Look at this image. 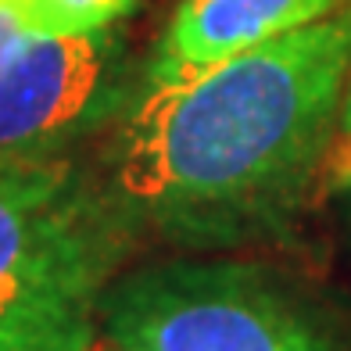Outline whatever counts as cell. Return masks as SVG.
Listing matches in <instances>:
<instances>
[{
  "mask_svg": "<svg viewBox=\"0 0 351 351\" xmlns=\"http://www.w3.org/2000/svg\"><path fill=\"white\" fill-rule=\"evenodd\" d=\"M351 8L176 79H143L111 147L108 190L136 230L226 247L283 230L337 133Z\"/></svg>",
  "mask_w": 351,
  "mask_h": 351,
  "instance_id": "cell-1",
  "label": "cell"
},
{
  "mask_svg": "<svg viewBox=\"0 0 351 351\" xmlns=\"http://www.w3.org/2000/svg\"><path fill=\"white\" fill-rule=\"evenodd\" d=\"M136 226L65 158L0 162V351H93Z\"/></svg>",
  "mask_w": 351,
  "mask_h": 351,
  "instance_id": "cell-2",
  "label": "cell"
},
{
  "mask_svg": "<svg viewBox=\"0 0 351 351\" xmlns=\"http://www.w3.org/2000/svg\"><path fill=\"white\" fill-rule=\"evenodd\" d=\"M101 333L115 351H344L280 280L226 258L125 269L101 298Z\"/></svg>",
  "mask_w": 351,
  "mask_h": 351,
  "instance_id": "cell-3",
  "label": "cell"
},
{
  "mask_svg": "<svg viewBox=\"0 0 351 351\" xmlns=\"http://www.w3.org/2000/svg\"><path fill=\"white\" fill-rule=\"evenodd\" d=\"M125 47L115 29L25 33L0 61V162L58 158L122 101Z\"/></svg>",
  "mask_w": 351,
  "mask_h": 351,
  "instance_id": "cell-4",
  "label": "cell"
},
{
  "mask_svg": "<svg viewBox=\"0 0 351 351\" xmlns=\"http://www.w3.org/2000/svg\"><path fill=\"white\" fill-rule=\"evenodd\" d=\"M344 8H351V0H180L143 79L201 72Z\"/></svg>",
  "mask_w": 351,
  "mask_h": 351,
  "instance_id": "cell-5",
  "label": "cell"
},
{
  "mask_svg": "<svg viewBox=\"0 0 351 351\" xmlns=\"http://www.w3.org/2000/svg\"><path fill=\"white\" fill-rule=\"evenodd\" d=\"M29 33L75 36L115 29L119 19L133 11L136 0H11Z\"/></svg>",
  "mask_w": 351,
  "mask_h": 351,
  "instance_id": "cell-6",
  "label": "cell"
},
{
  "mask_svg": "<svg viewBox=\"0 0 351 351\" xmlns=\"http://www.w3.org/2000/svg\"><path fill=\"white\" fill-rule=\"evenodd\" d=\"M323 183L330 190H351V75L344 90V104H341V125L333 133L326 165H323Z\"/></svg>",
  "mask_w": 351,
  "mask_h": 351,
  "instance_id": "cell-7",
  "label": "cell"
},
{
  "mask_svg": "<svg viewBox=\"0 0 351 351\" xmlns=\"http://www.w3.org/2000/svg\"><path fill=\"white\" fill-rule=\"evenodd\" d=\"M25 33H29V29H25V22H22L19 8H14L11 0H0V61H4V54H8Z\"/></svg>",
  "mask_w": 351,
  "mask_h": 351,
  "instance_id": "cell-8",
  "label": "cell"
}]
</instances>
